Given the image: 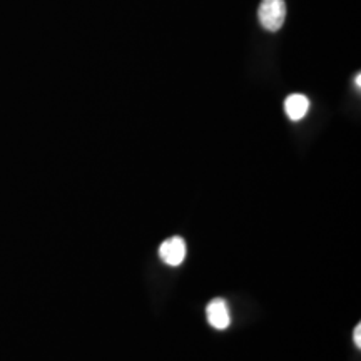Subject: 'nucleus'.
I'll return each instance as SVG.
<instances>
[{
	"instance_id": "f257e3e1",
	"label": "nucleus",
	"mask_w": 361,
	"mask_h": 361,
	"mask_svg": "<svg viewBox=\"0 0 361 361\" xmlns=\"http://www.w3.org/2000/svg\"><path fill=\"white\" fill-rule=\"evenodd\" d=\"M259 24L269 32H276L286 19V4L284 0H261L258 8Z\"/></svg>"
},
{
	"instance_id": "f03ea898",
	"label": "nucleus",
	"mask_w": 361,
	"mask_h": 361,
	"mask_svg": "<svg viewBox=\"0 0 361 361\" xmlns=\"http://www.w3.org/2000/svg\"><path fill=\"white\" fill-rule=\"evenodd\" d=\"M159 256L166 264L179 266L184 261V256H186V245H184V239L179 236L166 239L159 247Z\"/></svg>"
},
{
	"instance_id": "7ed1b4c3",
	"label": "nucleus",
	"mask_w": 361,
	"mask_h": 361,
	"mask_svg": "<svg viewBox=\"0 0 361 361\" xmlns=\"http://www.w3.org/2000/svg\"><path fill=\"white\" fill-rule=\"evenodd\" d=\"M206 313L211 326L216 329H226L231 324V314H229V308L223 298H214V300L207 305Z\"/></svg>"
},
{
	"instance_id": "20e7f679",
	"label": "nucleus",
	"mask_w": 361,
	"mask_h": 361,
	"mask_svg": "<svg viewBox=\"0 0 361 361\" xmlns=\"http://www.w3.org/2000/svg\"><path fill=\"white\" fill-rule=\"evenodd\" d=\"M310 109V101L308 97L303 96V94H291L290 97H286L284 101V111H286V116L290 117L291 121H301L303 117L308 114Z\"/></svg>"
},
{
	"instance_id": "39448f33",
	"label": "nucleus",
	"mask_w": 361,
	"mask_h": 361,
	"mask_svg": "<svg viewBox=\"0 0 361 361\" xmlns=\"http://www.w3.org/2000/svg\"><path fill=\"white\" fill-rule=\"evenodd\" d=\"M353 340H355L356 348H361V324H356L355 333H353Z\"/></svg>"
},
{
	"instance_id": "423d86ee",
	"label": "nucleus",
	"mask_w": 361,
	"mask_h": 361,
	"mask_svg": "<svg viewBox=\"0 0 361 361\" xmlns=\"http://www.w3.org/2000/svg\"><path fill=\"white\" fill-rule=\"evenodd\" d=\"M355 80H356V87L360 89V87H361V75H360V74L356 75V79H355Z\"/></svg>"
}]
</instances>
